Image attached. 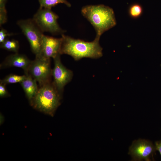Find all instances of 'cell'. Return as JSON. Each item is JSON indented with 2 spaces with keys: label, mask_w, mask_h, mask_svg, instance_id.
I'll list each match as a JSON object with an SVG mask.
<instances>
[{
  "label": "cell",
  "mask_w": 161,
  "mask_h": 161,
  "mask_svg": "<svg viewBox=\"0 0 161 161\" xmlns=\"http://www.w3.org/2000/svg\"><path fill=\"white\" fill-rule=\"evenodd\" d=\"M62 41L60 51L78 61L84 58H97L103 55L102 48L99 44L100 37L96 36L92 41L75 39L64 34L61 35Z\"/></svg>",
  "instance_id": "6da1fadb"
},
{
  "label": "cell",
  "mask_w": 161,
  "mask_h": 161,
  "mask_svg": "<svg viewBox=\"0 0 161 161\" xmlns=\"http://www.w3.org/2000/svg\"><path fill=\"white\" fill-rule=\"evenodd\" d=\"M81 13L95 29L96 36L115 26L116 21L113 9L103 4L89 5L83 7Z\"/></svg>",
  "instance_id": "7a4b0ae2"
},
{
  "label": "cell",
  "mask_w": 161,
  "mask_h": 161,
  "mask_svg": "<svg viewBox=\"0 0 161 161\" xmlns=\"http://www.w3.org/2000/svg\"><path fill=\"white\" fill-rule=\"evenodd\" d=\"M61 96L51 81L39 86L31 106L41 112L53 116L60 105Z\"/></svg>",
  "instance_id": "3957f363"
},
{
  "label": "cell",
  "mask_w": 161,
  "mask_h": 161,
  "mask_svg": "<svg viewBox=\"0 0 161 161\" xmlns=\"http://www.w3.org/2000/svg\"><path fill=\"white\" fill-rule=\"evenodd\" d=\"M58 18V15L51 9L39 7L32 19L43 32L61 35L66 31L58 24L57 22Z\"/></svg>",
  "instance_id": "277c9868"
},
{
  "label": "cell",
  "mask_w": 161,
  "mask_h": 161,
  "mask_svg": "<svg viewBox=\"0 0 161 161\" xmlns=\"http://www.w3.org/2000/svg\"><path fill=\"white\" fill-rule=\"evenodd\" d=\"M16 24L28 40L32 52L35 56L39 55L44 32L32 18L18 20Z\"/></svg>",
  "instance_id": "5b68a950"
},
{
  "label": "cell",
  "mask_w": 161,
  "mask_h": 161,
  "mask_svg": "<svg viewBox=\"0 0 161 161\" xmlns=\"http://www.w3.org/2000/svg\"><path fill=\"white\" fill-rule=\"evenodd\" d=\"M52 71L50 58L39 55L35 56L34 60L32 61L28 75L35 79L40 86L51 81Z\"/></svg>",
  "instance_id": "8992f818"
},
{
  "label": "cell",
  "mask_w": 161,
  "mask_h": 161,
  "mask_svg": "<svg viewBox=\"0 0 161 161\" xmlns=\"http://www.w3.org/2000/svg\"><path fill=\"white\" fill-rule=\"evenodd\" d=\"M156 149L149 140L139 139L134 140L129 148L128 154L133 161H150L153 160Z\"/></svg>",
  "instance_id": "52a82bcc"
},
{
  "label": "cell",
  "mask_w": 161,
  "mask_h": 161,
  "mask_svg": "<svg viewBox=\"0 0 161 161\" xmlns=\"http://www.w3.org/2000/svg\"><path fill=\"white\" fill-rule=\"evenodd\" d=\"M61 55L59 54L53 58L54 66L52 69V76L53 79L52 83L62 95L65 86L71 80L73 74L72 71L62 63Z\"/></svg>",
  "instance_id": "ba28073f"
},
{
  "label": "cell",
  "mask_w": 161,
  "mask_h": 161,
  "mask_svg": "<svg viewBox=\"0 0 161 161\" xmlns=\"http://www.w3.org/2000/svg\"><path fill=\"white\" fill-rule=\"evenodd\" d=\"M62 41L61 37L55 38L44 34L42 38L40 55L46 58L53 59L60 54Z\"/></svg>",
  "instance_id": "9c48e42d"
},
{
  "label": "cell",
  "mask_w": 161,
  "mask_h": 161,
  "mask_svg": "<svg viewBox=\"0 0 161 161\" xmlns=\"http://www.w3.org/2000/svg\"><path fill=\"white\" fill-rule=\"evenodd\" d=\"M30 60L25 55L15 53L7 56L0 64V69L14 67L22 69L24 74L28 75L29 68L31 63Z\"/></svg>",
  "instance_id": "30bf717a"
},
{
  "label": "cell",
  "mask_w": 161,
  "mask_h": 161,
  "mask_svg": "<svg viewBox=\"0 0 161 161\" xmlns=\"http://www.w3.org/2000/svg\"><path fill=\"white\" fill-rule=\"evenodd\" d=\"M37 83L31 75H28L25 79L19 83L31 106L38 90Z\"/></svg>",
  "instance_id": "8fae6325"
},
{
  "label": "cell",
  "mask_w": 161,
  "mask_h": 161,
  "mask_svg": "<svg viewBox=\"0 0 161 161\" xmlns=\"http://www.w3.org/2000/svg\"><path fill=\"white\" fill-rule=\"evenodd\" d=\"M0 47L1 48L8 51L16 53L18 52L19 44L17 40L14 39H10L7 38L0 44Z\"/></svg>",
  "instance_id": "7c38bea8"
},
{
  "label": "cell",
  "mask_w": 161,
  "mask_h": 161,
  "mask_svg": "<svg viewBox=\"0 0 161 161\" xmlns=\"http://www.w3.org/2000/svg\"><path fill=\"white\" fill-rule=\"evenodd\" d=\"M41 8L51 9L59 4H64L69 7H71V4L66 0H38Z\"/></svg>",
  "instance_id": "4fadbf2b"
},
{
  "label": "cell",
  "mask_w": 161,
  "mask_h": 161,
  "mask_svg": "<svg viewBox=\"0 0 161 161\" xmlns=\"http://www.w3.org/2000/svg\"><path fill=\"white\" fill-rule=\"evenodd\" d=\"M27 77L25 75H20L14 74H10L0 80V82L6 85L8 84L20 83Z\"/></svg>",
  "instance_id": "5bb4252c"
},
{
  "label": "cell",
  "mask_w": 161,
  "mask_h": 161,
  "mask_svg": "<svg viewBox=\"0 0 161 161\" xmlns=\"http://www.w3.org/2000/svg\"><path fill=\"white\" fill-rule=\"evenodd\" d=\"M143 9L142 6L139 4L135 3L131 5L129 9L130 16L133 18L139 17L142 14Z\"/></svg>",
  "instance_id": "9a60e30c"
},
{
  "label": "cell",
  "mask_w": 161,
  "mask_h": 161,
  "mask_svg": "<svg viewBox=\"0 0 161 161\" xmlns=\"http://www.w3.org/2000/svg\"><path fill=\"white\" fill-rule=\"evenodd\" d=\"M7 21V13L6 8L0 9V27L5 24Z\"/></svg>",
  "instance_id": "2e32d148"
},
{
  "label": "cell",
  "mask_w": 161,
  "mask_h": 161,
  "mask_svg": "<svg viewBox=\"0 0 161 161\" xmlns=\"http://www.w3.org/2000/svg\"><path fill=\"white\" fill-rule=\"evenodd\" d=\"M13 33L8 32L5 29L1 27L0 30V44L3 42L9 36L14 35Z\"/></svg>",
  "instance_id": "e0dca14e"
},
{
  "label": "cell",
  "mask_w": 161,
  "mask_h": 161,
  "mask_svg": "<svg viewBox=\"0 0 161 161\" xmlns=\"http://www.w3.org/2000/svg\"><path fill=\"white\" fill-rule=\"evenodd\" d=\"M6 85L5 84L0 82V97L1 98L6 97L10 96L7 90Z\"/></svg>",
  "instance_id": "ac0fdd59"
},
{
  "label": "cell",
  "mask_w": 161,
  "mask_h": 161,
  "mask_svg": "<svg viewBox=\"0 0 161 161\" xmlns=\"http://www.w3.org/2000/svg\"><path fill=\"white\" fill-rule=\"evenodd\" d=\"M155 146L156 150L158 151L159 152L161 156V140L155 142Z\"/></svg>",
  "instance_id": "d6986e66"
},
{
  "label": "cell",
  "mask_w": 161,
  "mask_h": 161,
  "mask_svg": "<svg viewBox=\"0 0 161 161\" xmlns=\"http://www.w3.org/2000/svg\"><path fill=\"white\" fill-rule=\"evenodd\" d=\"M7 0H0V9L6 8V4Z\"/></svg>",
  "instance_id": "ffe728a7"
},
{
  "label": "cell",
  "mask_w": 161,
  "mask_h": 161,
  "mask_svg": "<svg viewBox=\"0 0 161 161\" xmlns=\"http://www.w3.org/2000/svg\"><path fill=\"white\" fill-rule=\"evenodd\" d=\"M4 117L2 114H0V124H2L4 122Z\"/></svg>",
  "instance_id": "44dd1931"
}]
</instances>
